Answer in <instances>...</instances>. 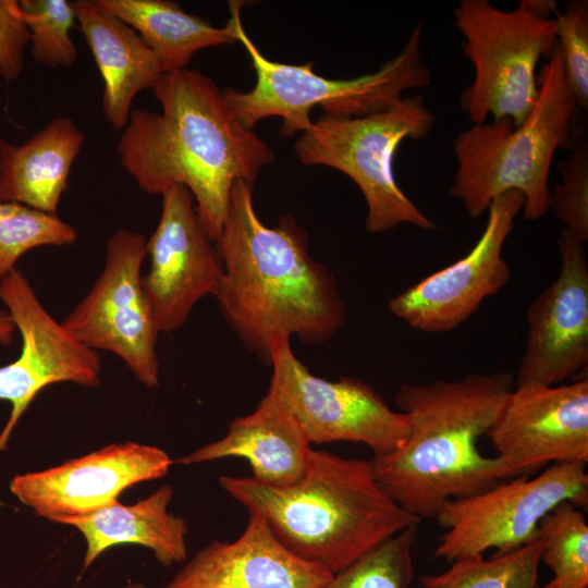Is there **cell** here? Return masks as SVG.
I'll list each match as a JSON object with an SVG mask.
<instances>
[{"label": "cell", "instance_id": "obj_5", "mask_svg": "<svg viewBox=\"0 0 588 588\" xmlns=\"http://www.w3.org/2000/svg\"><path fill=\"white\" fill-rule=\"evenodd\" d=\"M537 75L536 102L518 125L510 118L474 124L453 142L457 169L451 195L471 219L488 211L500 194L516 189L525 197L527 220L551 209L549 174L558 149H571L580 108L568 86L556 42Z\"/></svg>", "mask_w": 588, "mask_h": 588}, {"label": "cell", "instance_id": "obj_11", "mask_svg": "<svg viewBox=\"0 0 588 588\" xmlns=\"http://www.w3.org/2000/svg\"><path fill=\"white\" fill-rule=\"evenodd\" d=\"M147 240L117 230L106 242L105 265L88 293L61 322L86 346L119 357L146 388L159 385V330L142 287Z\"/></svg>", "mask_w": 588, "mask_h": 588}, {"label": "cell", "instance_id": "obj_15", "mask_svg": "<svg viewBox=\"0 0 588 588\" xmlns=\"http://www.w3.org/2000/svg\"><path fill=\"white\" fill-rule=\"evenodd\" d=\"M504 479L549 463L588 462V380L514 387L487 433Z\"/></svg>", "mask_w": 588, "mask_h": 588}, {"label": "cell", "instance_id": "obj_2", "mask_svg": "<svg viewBox=\"0 0 588 588\" xmlns=\"http://www.w3.org/2000/svg\"><path fill=\"white\" fill-rule=\"evenodd\" d=\"M307 241L292 216L265 225L254 207L253 185L233 184L216 241L223 273L215 296L230 328L268 365L273 335L321 343L346 319L335 279L309 255Z\"/></svg>", "mask_w": 588, "mask_h": 588}, {"label": "cell", "instance_id": "obj_10", "mask_svg": "<svg viewBox=\"0 0 588 588\" xmlns=\"http://www.w3.org/2000/svg\"><path fill=\"white\" fill-rule=\"evenodd\" d=\"M270 366L266 395L291 415L310 444L362 443L380 457L406 441L409 420L405 413L393 411L359 379L330 381L313 375L293 353L289 338H271Z\"/></svg>", "mask_w": 588, "mask_h": 588}, {"label": "cell", "instance_id": "obj_23", "mask_svg": "<svg viewBox=\"0 0 588 588\" xmlns=\"http://www.w3.org/2000/svg\"><path fill=\"white\" fill-rule=\"evenodd\" d=\"M105 11L130 25L151 48L163 72L187 69L203 49L237 42L231 27H216L167 0H95Z\"/></svg>", "mask_w": 588, "mask_h": 588}, {"label": "cell", "instance_id": "obj_29", "mask_svg": "<svg viewBox=\"0 0 588 588\" xmlns=\"http://www.w3.org/2000/svg\"><path fill=\"white\" fill-rule=\"evenodd\" d=\"M571 154L559 163L561 181L551 191V209L577 237L588 240V143L586 126L577 122Z\"/></svg>", "mask_w": 588, "mask_h": 588}, {"label": "cell", "instance_id": "obj_26", "mask_svg": "<svg viewBox=\"0 0 588 588\" xmlns=\"http://www.w3.org/2000/svg\"><path fill=\"white\" fill-rule=\"evenodd\" d=\"M76 230L59 218L21 204L0 203V280L27 252L40 246H66Z\"/></svg>", "mask_w": 588, "mask_h": 588}, {"label": "cell", "instance_id": "obj_7", "mask_svg": "<svg viewBox=\"0 0 588 588\" xmlns=\"http://www.w3.org/2000/svg\"><path fill=\"white\" fill-rule=\"evenodd\" d=\"M434 115L419 95L363 117L322 114L301 133L294 150L304 164L326 166L347 175L366 205V229L381 233L399 224L434 231L437 223L409 199L394 175V156L405 139H421Z\"/></svg>", "mask_w": 588, "mask_h": 588}, {"label": "cell", "instance_id": "obj_14", "mask_svg": "<svg viewBox=\"0 0 588 588\" xmlns=\"http://www.w3.org/2000/svg\"><path fill=\"white\" fill-rule=\"evenodd\" d=\"M161 196L160 219L146 244L149 270L142 275V287L157 329L168 333L186 322L203 297L215 296L223 267L191 192L173 185Z\"/></svg>", "mask_w": 588, "mask_h": 588}, {"label": "cell", "instance_id": "obj_4", "mask_svg": "<svg viewBox=\"0 0 588 588\" xmlns=\"http://www.w3.org/2000/svg\"><path fill=\"white\" fill-rule=\"evenodd\" d=\"M220 485L261 515L290 551L331 575L421 520L384 492L370 461L320 450H311L306 470L292 485L235 476H221Z\"/></svg>", "mask_w": 588, "mask_h": 588}, {"label": "cell", "instance_id": "obj_25", "mask_svg": "<svg viewBox=\"0 0 588 588\" xmlns=\"http://www.w3.org/2000/svg\"><path fill=\"white\" fill-rule=\"evenodd\" d=\"M536 540L490 559L474 555L457 559L439 574H422V588H536L540 565Z\"/></svg>", "mask_w": 588, "mask_h": 588}, {"label": "cell", "instance_id": "obj_1", "mask_svg": "<svg viewBox=\"0 0 588 588\" xmlns=\"http://www.w3.org/2000/svg\"><path fill=\"white\" fill-rule=\"evenodd\" d=\"M151 89L161 111L132 109L117 143L120 163L147 194L185 186L216 243L233 184L253 185L274 154L236 119L223 91L200 71L166 72Z\"/></svg>", "mask_w": 588, "mask_h": 588}, {"label": "cell", "instance_id": "obj_27", "mask_svg": "<svg viewBox=\"0 0 588 588\" xmlns=\"http://www.w3.org/2000/svg\"><path fill=\"white\" fill-rule=\"evenodd\" d=\"M417 534L418 525L400 531L333 575L326 588H408Z\"/></svg>", "mask_w": 588, "mask_h": 588}, {"label": "cell", "instance_id": "obj_6", "mask_svg": "<svg viewBox=\"0 0 588 588\" xmlns=\"http://www.w3.org/2000/svg\"><path fill=\"white\" fill-rule=\"evenodd\" d=\"M242 1H230L231 27L248 53L256 73L248 91L226 88L223 96L236 119L247 128L271 117L282 119L280 135L291 137L307 131L311 110L320 106L324 114L363 117L384 110L403 98L407 89L431 83V73L422 61V23H417L403 49L376 72L347 79L317 74L313 63L287 64L267 59L244 29Z\"/></svg>", "mask_w": 588, "mask_h": 588}, {"label": "cell", "instance_id": "obj_33", "mask_svg": "<svg viewBox=\"0 0 588 588\" xmlns=\"http://www.w3.org/2000/svg\"><path fill=\"white\" fill-rule=\"evenodd\" d=\"M123 588H147V587L142 583H128Z\"/></svg>", "mask_w": 588, "mask_h": 588}, {"label": "cell", "instance_id": "obj_20", "mask_svg": "<svg viewBox=\"0 0 588 588\" xmlns=\"http://www.w3.org/2000/svg\"><path fill=\"white\" fill-rule=\"evenodd\" d=\"M72 5L103 81L105 118L113 128L123 130L136 95L152 88L164 73L161 63L135 29L95 0L72 1Z\"/></svg>", "mask_w": 588, "mask_h": 588}, {"label": "cell", "instance_id": "obj_28", "mask_svg": "<svg viewBox=\"0 0 588 588\" xmlns=\"http://www.w3.org/2000/svg\"><path fill=\"white\" fill-rule=\"evenodd\" d=\"M20 7L34 60L52 69L73 66L77 49L70 36L76 24L72 1L21 0Z\"/></svg>", "mask_w": 588, "mask_h": 588}, {"label": "cell", "instance_id": "obj_30", "mask_svg": "<svg viewBox=\"0 0 588 588\" xmlns=\"http://www.w3.org/2000/svg\"><path fill=\"white\" fill-rule=\"evenodd\" d=\"M568 86L580 109L588 108V2L571 0L554 14Z\"/></svg>", "mask_w": 588, "mask_h": 588}, {"label": "cell", "instance_id": "obj_12", "mask_svg": "<svg viewBox=\"0 0 588 588\" xmlns=\"http://www.w3.org/2000/svg\"><path fill=\"white\" fill-rule=\"evenodd\" d=\"M0 301L22 339L19 357L0 367V400L11 404L0 434L2 450L19 419L46 387L60 382L98 387L101 358L52 317L20 269L0 280Z\"/></svg>", "mask_w": 588, "mask_h": 588}, {"label": "cell", "instance_id": "obj_22", "mask_svg": "<svg viewBox=\"0 0 588 588\" xmlns=\"http://www.w3.org/2000/svg\"><path fill=\"white\" fill-rule=\"evenodd\" d=\"M84 140V133L68 117L53 118L21 145L0 136V203L57 215Z\"/></svg>", "mask_w": 588, "mask_h": 588}, {"label": "cell", "instance_id": "obj_8", "mask_svg": "<svg viewBox=\"0 0 588 588\" xmlns=\"http://www.w3.org/2000/svg\"><path fill=\"white\" fill-rule=\"evenodd\" d=\"M454 17L464 37L462 51L475 70L461 93V109L474 124L489 117L520 124L538 96V62L556 44L554 19L535 13L527 0L510 11L488 0H461Z\"/></svg>", "mask_w": 588, "mask_h": 588}, {"label": "cell", "instance_id": "obj_19", "mask_svg": "<svg viewBox=\"0 0 588 588\" xmlns=\"http://www.w3.org/2000/svg\"><path fill=\"white\" fill-rule=\"evenodd\" d=\"M311 444L291 415L269 396L256 409L233 419L226 434L177 462L184 465L242 457L255 480L274 487L297 481L306 470Z\"/></svg>", "mask_w": 588, "mask_h": 588}, {"label": "cell", "instance_id": "obj_16", "mask_svg": "<svg viewBox=\"0 0 588 588\" xmlns=\"http://www.w3.org/2000/svg\"><path fill=\"white\" fill-rule=\"evenodd\" d=\"M584 241L558 237L560 272L528 306V333L514 387L558 385L588 365V265Z\"/></svg>", "mask_w": 588, "mask_h": 588}, {"label": "cell", "instance_id": "obj_13", "mask_svg": "<svg viewBox=\"0 0 588 588\" xmlns=\"http://www.w3.org/2000/svg\"><path fill=\"white\" fill-rule=\"evenodd\" d=\"M524 204V195L516 189L497 196L470 252L394 296L390 311L411 328L429 333L446 332L466 321L510 280L502 252Z\"/></svg>", "mask_w": 588, "mask_h": 588}, {"label": "cell", "instance_id": "obj_17", "mask_svg": "<svg viewBox=\"0 0 588 588\" xmlns=\"http://www.w3.org/2000/svg\"><path fill=\"white\" fill-rule=\"evenodd\" d=\"M171 464L157 446L113 443L54 467L17 475L10 490L37 515L53 522L111 505L134 485L163 477Z\"/></svg>", "mask_w": 588, "mask_h": 588}, {"label": "cell", "instance_id": "obj_9", "mask_svg": "<svg viewBox=\"0 0 588 588\" xmlns=\"http://www.w3.org/2000/svg\"><path fill=\"white\" fill-rule=\"evenodd\" d=\"M586 464L554 463L535 478L502 480L446 502L434 517L445 529L434 555L451 563L490 549L506 553L536 540L539 523L559 503L587 507Z\"/></svg>", "mask_w": 588, "mask_h": 588}, {"label": "cell", "instance_id": "obj_24", "mask_svg": "<svg viewBox=\"0 0 588 588\" xmlns=\"http://www.w3.org/2000/svg\"><path fill=\"white\" fill-rule=\"evenodd\" d=\"M537 540L553 574L543 588H588V524L579 507L559 503L539 523Z\"/></svg>", "mask_w": 588, "mask_h": 588}, {"label": "cell", "instance_id": "obj_32", "mask_svg": "<svg viewBox=\"0 0 588 588\" xmlns=\"http://www.w3.org/2000/svg\"><path fill=\"white\" fill-rule=\"evenodd\" d=\"M16 328L8 314H0V346H9L15 335Z\"/></svg>", "mask_w": 588, "mask_h": 588}, {"label": "cell", "instance_id": "obj_21", "mask_svg": "<svg viewBox=\"0 0 588 588\" xmlns=\"http://www.w3.org/2000/svg\"><path fill=\"white\" fill-rule=\"evenodd\" d=\"M172 499L173 488L163 485L136 503L123 505L117 501L89 514L53 523L74 527L84 537V569L105 551L125 543L143 546L161 565L171 566L186 559L188 534L185 519L169 512Z\"/></svg>", "mask_w": 588, "mask_h": 588}, {"label": "cell", "instance_id": "obj_3", "mask_svg": "<svg viewBox=\"0 0 588 588\" xmlns=\"http://www.w3.org/2000/svg\"><path fill=\"white\" fill-rule=\"evenodd\" d=\"M513 389L514 377L504 371L403 383L394 401L408 417L409 434L393 453L369 460L380 487L403 510L422 519L434 518L453 499L502 481L501 462L483 456L477 443Z\"/></svg>", "mask_w": 588, "mask_h": 588}, {"label": "cell", "instance_id": "obj_18", "mask_svg": "<svg viewBox=\"0 0 588 588\" xmlns=\"http://www.w3.org/2000/svg\"><path fill=\"white\" fill-rule=\"evenodd\" d=\"M248 515L237 539L213 540L163 588H326L333 575L290 551L261 515Z\"/></svg>", "mask_w": 588, "mask_h": 588}, {"label": "cell", "instance_id": "obj_31", "mask_svg": "<svg viewBox=\"0 0 588 588\" xmlns=\"http://www.w3.org/2000/svg\"><path fill=\"white\" fill-rule=\"evenodd\" d=\"M29 46V32L20 1L0 0V77L17 78L24 66V52Z\"/></svg>", "mask_w": 588, "mask_h": 588}]
</instances>
